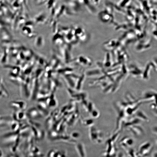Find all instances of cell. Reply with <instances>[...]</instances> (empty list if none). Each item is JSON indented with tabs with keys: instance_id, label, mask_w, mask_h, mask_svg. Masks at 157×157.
<instances>
[{
	"instance_id": "obj_1",
	"label": "cell",
	"mask_w": 157,
	"mask_h": 157,
	"mask_svg": "<svg viewBox=\"0 0 157 157\" xmlns=\"http://www.w3.org/2000/svg\"><path fill=\"white\" fill-rule=\"evenodd\" d=\"M152 149V146L150 142H146L140 145L137 153L140 157H146L149 155Z\"/></svg>"
},
{
	"instance_id": "obj_2",
	"label": "cell",
	"mask_w": 157,
	"mask_h": 157,
	"mask_svg": "<svg viewBox=\"0 0 157 157\" xmlns=\"http://www.w3.org/2000/svg\"><path fill=\"white\" fill-rule=\"evenodd\" d=\"M156 95V93L152 91L146 92L143 94L141 101H147L155 100Z\"/></svg>"
},
{
	"instance_id": "obj_3",
	"label": "cell",
	"mask_w": 157,
	"mask_h": 157,
	"mask_svg": "<svg viewBox=\"0 0 157 157\" xmlns=\"http://www.w3.org/2000/svg\"><path fill=\"white\" fill-rule=\"evenodd\" d=\"M134 142L133 140L131 138L126 137L121 140L120 143L122 147L126 149L133 145Z\"/></svg>"
},
{
	"instance_id": "obj_4",
	"label": "cell",
	"mask_w": 157,
	"mask_h": 157,
	"mask_svg": "<svg viewBox=\"0 0 157 157\" xmlns=\"http://www.w3.org/2000/svg\"><path fill=\"white\" fill-rule=\"evenodd\" d=\"M135 112L136 113V116L137 118L140 120H143L147 121H148V118L142 111L139 110L136 111Z\"/></svg>"
},
{
	"instance_id": "obj_5",
	"label": "cell",
	"mask_w": 157,
	"mask_h": 157,
	"mask_svg": "<svg viewBox=\"0 0 157 157\" xmlns=\"http://www.w3.org/2000/svg\"><path fill=\"white\" fill-rule=\"evenodd\" d=\"M150 107L154 113L156 115L157 113V108L156 104L154 103H152L150 105Z\"/></svg>"
},
{
	"instance_id": "obj_6",
	"label": "cell",
	"mask_w": 157,
	"mask_h": 157,
	"mask_svg": "<svg viewBox=\"0 0 157 157\" xmlns=\"http://www.w3.org/2000/svg\"><path fill=\"white\" fill-rule=\"evenodd\" d=\"M152 157H157V153L156 151L154 152L152 156Z\"/></svg>"
},
{
	"instance_id": "obj_7",
	"label": "cell",
	"mask_w": 157,
	"mask_h": 157,
	"mask_svg": "<svg viewBox=\"0 0 157 157\" xmlns=\"http://www.w3.org/2000/svg\"></svg>"
}]
</instances>
